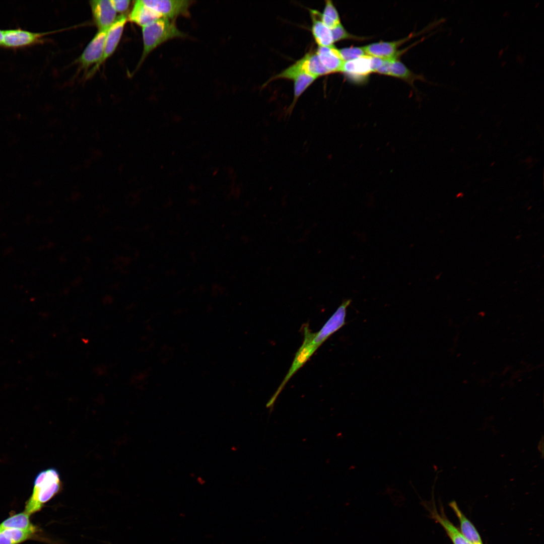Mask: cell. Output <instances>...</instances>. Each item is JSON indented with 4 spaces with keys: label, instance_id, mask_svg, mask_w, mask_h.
Instances as JSON below:
<instances>
[{
    "label": "cell",
    "instance_id": "cell-15",
    "mask_svg": "<svg viewBox=\"0 0 544 544\" xmlns=\"http://www.w3.org/2000/svg\"><path fill=\"white\" fill-rule=\"evenodd\" d=\"M128 18L131 22L143 27L162 17L142 0H138L135 2Z\"/></svg>",
    "mask_w": 544,
    "mask_h": 544
},
{
    "label": "cell",
    "instance_id": "cell-27",
    "mask_svg": "<svg viewBox=\"0 0 544 544\" xmlns=\"http://www.w3.org/2000/svg\"><path fill=\"white\" fill-rule=\"evenodd\" d=\"M0 544H14V543L2 530L0 531Z\"/></svg>",
    "mask_w": 544,
    "mask_h": 544
},
{
    "label": "cell",
    "instance_id": "cell-28",
    "mask_svg": "<svg viewBox=\"0 0 544 544\" xmlns=\"http://www.w3.org/2000/svg\"><path fill=\"white\" fill-rule=\"evenodd\" d=\"M5 30L0 29V46H3Z\"/></svg>",
    "mask_w": 544,
    "mask_h": 544
},
{
    "label": "cell",
    "instance_id": "cell-25",
    "mask_svg": "<svg viewBox=\"0 0 544 544\" xmlns=\"http://www.w3.org/2000/svg\"><path fill=\"white\" fill-rule=\"evenodd\" d=\"M116 12L123 13L128 8L130 1L128 0H110Z\"/></svg>",
    "mask_w": 544,
    "mask_h": 544
},
{
    "label": "cell",
    "instance_id": "cell-22",
    "mask_svg": "<svg viewBox=\"0 0 544 544\" xmlns=\"http://www.w3.org/2000/svg\"><path fill=\"white\" fill-rule=\"evenodd\" d=\"M36 530V528L28 529L7 528L2 530L4 533L10 538L14 544H19L30 538Z\"/></svg>",
    "mask_w": 544,
    "mask_h": 544
},
{
    "label": "cell",
    "instance_id": "cell-3",
    "mask_svg": "<svg viewBox=\"0 0 544 544\" xmlns=\"http://www.w3.org/2000/svg\"><path fill=\"white\" fill-rule=\"evenodd\" d=\"M303 330L304 334L303 342L296 352L292 365L283 381L276 392L267 402L266 406L269 409L273 408L278 395L288 381L306 363L319 348L312 342L314 333L311 331L308 324L304 326Z\"/></svg>",
    "mask_w": 544,
    "mask_h": 544
},
{
    "label": "cell",
    "instance_id": "cell-24",
    "mask_svg": "<svg viewBox=\"0 0 544 544\" xmlns=\"http://www.w3.org/2000/svg\"><path fill=\"white\" fill-rule=\"evenodd\" d=\"M334 42L345 39L362 40L363 38L349 33L341 24L331 29Z\"/></svg>",
    "mask_w": 544,
    "mask_h": 544
},
{
    "label": "cell",
    "instance_id": "cell-13",
    "mask_svg": "<svg viewBox=\"0 0 544 544\" xmlns=\"http://www.w3.org/2000/svg\"><path fill=\"white\" fill-rule=\"evenodd\" d=\"M309 12L312 20L311 31L316 43L319 46H333L331 29L322 22L321 13L315 10L309 9Z\"/></svg>",
    "mask_w": 544,
    "mask_h": 544
},
{
    "label": "cell",
    "instance_id": "cell-6",
    "mask_svg": "<svg viewBox=\"0 0 544 544\" xmlns=\"http://www.w3.org/2000/svg\"><path fill=\"white\" fill-rule=\"evenodd\" d=\"M108 29L99 30L87 45L78 59L81 68L87 69L100 61L103 54Z\"/></svg>",
    "mask_w": 544,
    "mask_h": 544
},
{
    "label": "cell",
    "instance_id": "cell-17",
    "mask_svg": "<svg viewBox=\"0 0 544 544\" xmlns=\"http://www.w3.org/2000/svg\"><path fill=\"white\" fill-rule=\"evenodd\" d=\"M449 506L456 514L459 523L460 531L471 544H483L481 537L473 524L465 516L455 501H452Z\"/></svg>",
    "mask_w": 544,
    "mask_h": 544
},
{
    "label": "cell",
    "instance_id": "cell-20",
    "mask_svg": "<svg viewBox=\"0 0 544 544\" xmlns=\"http://www.w3.org/2000/svg\"><path fill=\"white\" fill-rule=\"evenodd\" d=\"M29 516L30 515L25 512L18 513L6 519L0 526L3 529L7 528L28 529L36 528L30 523Z\"/></svg>",
    "mask_w": 544,
    "mask_h": 544
},
{
    "label": "cell",
    "instance_id": "cell-21",
    "mask_svg": "<svg viewBox=\"0 0 544 544\" xmlns=\"http://www.w3.org/2000/svg\"><path fill=\"white\" fill-rule=\"evenodd\" d=\"M321 20L325 25L331 29L341 24L338 12L331 1H326Z\"/></svg>",
    "mask_w": 544,
    "mask_h": 544
},
{
    "label": "cell",
    "instance_id": "cell-10",
    "mask_svg": "<svg viewBox=\"0 0 544 544\" xmlns=\"http://www.w3.org/2000/svg\"><path fill=\"white\" fill-rule=\"evenodd\" d=\"M341 72L351 81L362 82L366 81L371 70V56L366 55L344 61Z\"/></svg>",
    "mask_w": 544,
    "mask_h": 544
},
{
    "label": "cell",
    "instance_id": "cell-23",
    "mask_svg": "<svg viewBox=\"0 0 544 544\" xmlns=\"http://www.w3.org/2000/svg\"><path fill=\"white\" fill-rule=\"evenodd\" d=\"M339 54L344 61L354 59L366 55L363 47H350L338 49Z\"/></svg>",
    "mask_w": 544,
    "mask_h": 544
},
{
    "label": "cell",
    "instance_id": "cell-29",
    "mask_svg": "<svg viewBox=\"0 0 544 544\" xmlns=\"http://www.w3.org/2000/svg\"><path fill=\"white\" fill-rule=\"evenodd\" d=\"M2 530H3V529H2V528L1 527V526H0V531H2Z\"/></svg>",
    "mask_w": 544,
    "mask_h": 544
},
{
    "label": "cell",
    "instance_id": "cell-26",
    "mask_svg": "<svg viewBox=\"0 0 544 544\" xmlns=\"http://www.w3.org/2000/svg\"><path fill=\"white\" fill-rule=\"evenodd\" d=\"M384 61V59L371 56V72H375L381 67Z\"/></svg>",
    "mask_w": 544,
    "mask_h": 544
},
{
    "label": "cell",
    "instance_id": "cell-18",
    "mask_svg": "<svg viewBox=\"0 0 544 544\" xmlns=\"http://www.w3.org/2000/svg\"><path fill=\"white\" fill-rule=\"evenodd\" d=\"M304 72L316 77L329 74L320 61L316 51L307 53L299 59Z\"/></svg>",
    "mask_w": 544,
    "mask_h": 544
},
{
    "label": "cell",
    "instance_id": "cell-9",
    "mask_svg": "<svg viewBox=\"0 0 544 544\" xmlns=\"http://www.w3.org/2000/svg\"><path fill=\"white\" fill-rule=\"evenodd\" d=\"M94 21L98 30L109 28L116 19V12L111 1H90Z\"/></svg>",
    "mask_w": 544,
    "mask_h": 544
},
{
    "label": "cell",
    "instance_id": "cell-2",
    "mask_svg": "<svg viewBox=\"0 0 544 544\" xmlns=\"http://www.w3.org/2000/svg\"><path fill=\"white\" fill-rule=\"evenodd\" d=\"M143 51L139 65L157 47L175 38H183L186 34L177 27L174 21L161 18L142 27Z\"/></svg>",
    "mask_w": 544,
    "mask_h": 544
},
{
    "label": "cell",
    "instance_id": "cell-4",
    "mask_svg": "<svg viewBox=\"0 0 544 544\" xmlns=\"http://www.w3.org/2000/svg\"><path fill=\"white\" fill-rule=\"evenodd\" d=\"M142 2L162 18L174 20L180 16H189V9L193 3L187 0H142Z\"/></svg>",
    "mask_w": 544,
    "mask_h": 544
},
{
    "label": "cell",
    "instance_id": "cell-1",
    "mask_svg": "<svg viewBox=\"0 0 544 544\" xmlns=\"http://www.w3.org/2000/svg\"><path fill=\"white\" fill-rule=\"evenodd\" d=\"M62 489L63 484L56 468L51 467L41 471L34 479L32 494L26 503L25 512L30 515L40 511L45 503Z\"/></svg>",
    "mask_w": 544,
    "mask_h": 544
},
{
    "label": "cell",
    "instance_id": "cell-12",
    "mask_svg": "<svg viewBox=\"0 0 544 544\" xmlns=\"http://www.w3.org/2000/svg\"><path fill=\"white\" fill-rule=\"evenodd\" d=\"M409 37L394 41H379L363 46L366 55L383 59L396 58L399 54L398 47L405 42Z\"/></svg>",
    "mask_w": 544,
    "mask_h": 544
},
{
    "label": "cell",
    "instance_id": "cell-7",
    "mask_svg": "<svg viewBox=\"0 0 544 544\" xmlns=\"http://www.w3.org/2000/svg\"><path fill=\"white\" fill-rule=\"evenodd\" d=\"M48 33L34 32L20 28L5 30L3 46L18 48L41 42Z\"/></svg>",
    "mask_w": 544,
    "mask_h": 544
},
{
    "label": "cell",
    "instance_id": "cell-14",
    "mask_svg": "<svg viewBox=\"0 0 544 544\" xmlns=\"http://www.w3.org/2000/svg\"><path fill=\"white\" fill-rule=\"evenodd\" d=\"M376 73L400 78L411 84L419 78L396 58L384 59L383 64Z\"/></svg>",
    "mask_w": 544,
    "mask_h": 544
},
{
    "label": "cell",
    "instance_id": "cell-19",
    "mask_svg": "<svg viewBox=\"0 0 544 544\" xmlns=\"http://www.w3.org/2000/svg\"><path fill=\"white\" fill-rule=\"evenodd\" d=\"M317 77L305 72H302L294 79V99L288 108L287 114L290 115L299 97Z\"/></svg>",
    "mask_w": 544,
    "mask_h": 544
},
{
    "label": "cell",
    "instance_id": "cell-8",
    "mask_svg": "<svg viewBox=\"0 0 544 544\" xmlns=\"http://www.w3.org/2000/svg\"><path fill=\"white\" fill-rule=\"evenodd\" d=\"M127 18L124 15L117 17L113 23L109 27L105 39L103 56L100 61L96 64L90 73L92 75L106 60L110 57L116 50L127 22Z\"/></svg>",
    "mask_w": 544,
    "mask_h": 544
},
{
    "label": "cell",
    "instance_id": "cell-16",
    "mask_svg": "<svg viewBox=\"0 0 544 544\" xmlns=\"http://www.w3.org/2000/svg\"><path fill=\"white\" fill-rule=\"evenodd\" d=\"M315 51L321 63L330 74L341 72L344 61L338 49L334 45L330 47L318 46Z\"/></svg>",
    "mask_w": 544,
    "mask_h": 544
},
{
    "label": "cell",
    "instance_id": "cell-11",
    "mask_svg": "<svg viewBox=\"0 0 544 544\" xmlns=\"http://www.w3.org/2000/svg\"><path fill=\"white\" fill-rule=\"evenodd\" d=\"M427 503L424 502L423 505L429 511L431 518L443 527L453 544H471L448 519L442 507L439 513L434 504Z\"/></svg>",
    "mask_w": 544,
    "mask_h": 544
},
{
    "label": "cell",
    "instance_id": "cell-5",
    "mask_svg": "<svg viewBox=\"0 0 544 544\" xmlns=\"http://www.w3.org/2000/svg\"><path fill=\"white\" fill-rule=\"evenodd\" d=\"M351 303V299L345 300L342 302L319 331L314 333L312 341L313 344L319 347L332 334L346 324L347 308Z\"/></svg>",
    "mask_w": 544,
    "mask_h": 544
}]
</instances>
